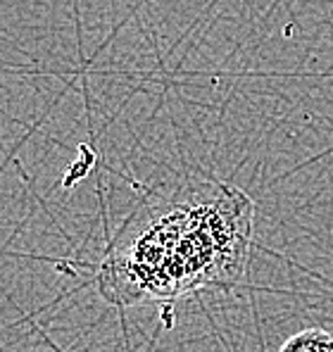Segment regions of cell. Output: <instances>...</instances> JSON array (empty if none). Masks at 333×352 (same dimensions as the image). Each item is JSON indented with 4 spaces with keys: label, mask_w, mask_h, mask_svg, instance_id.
Returning <instances> with one entry per match:
<instances>
[{
    "label": "cell",
    "mask_w": 333,
    "mask_h": 352,
    "mask_svg": "<svg viewBox=\"0 0 333 352\" xmlns=\"http://www.w3.org/2000/svg\"><path fill=\"white\" fill-rule=\"evenodd\" d=\"M279 352H333V333L326 329H303L290 336Z\"/></svg>",
    "instance_id": "obj_1"
}]
</instances>
